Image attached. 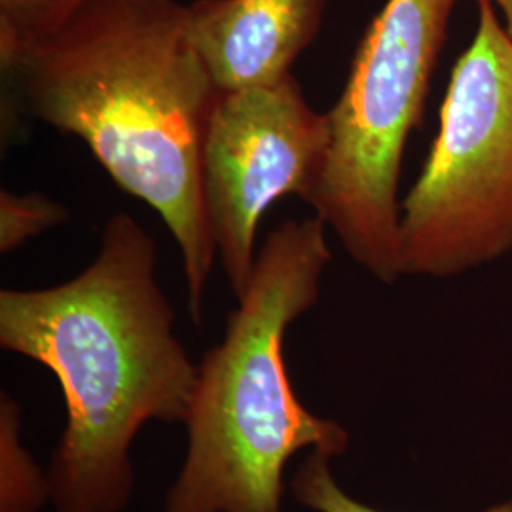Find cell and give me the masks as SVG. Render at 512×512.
Returning a JSON list of instances; mask_svg holds the SVG:
<instances>
[{
	"instance_id": "6da1fadb",
	"label": "cell",
	"mask_w": 512,
	"mask_h": 512,
	"mask_svg": "<svg viewBox=\"0 0 512 512\" xmlns=\"http://www.w3.org/2000/svg\"><path fill=\"white\" fill-rule=\"evenodd\" d=\"M23 109L74 135L126 194L164 220L202 323L217 249L202 196L203 137L220 92L179 0H88L2 67Z\"/></svg>"
},
{
	"instance_id": "277c9868",
	"label": "cell",
	"mask_w": 512,
	"mask_h": 512,
	"mask_svg": "<svg viewBox=\"0 0 512 512\" xmlns=\"http://www.w3.org/2000/svg\"><path fill=\"white\" fill-rule=\"evenodd\" d=\"M458 0H387L329 114V158L308 205L385 285L399 268V179Z\"/></svg>"
},
{
	"instance_id": "3957f363",
	"label": "cell",
	"mask_w": 512,
	"mask_h": 512,
	"mask_svg": "<svg viewBox=\"0 0 512 512\" xmlns=\"http://www.w3.org/2000/svg\"><path fill=\"white\" fill-rule=\"evenodd\" d=\"M327 228L317 215L285 220L258 251L220 344L198 365L186 458L164 512H283L298 452H348V429L300 403L285 363L287 330L317 304L332 260Z\"/></svg>"
},
{
	"instance_id": "9c48e42d",
	"label": "cell",
	"mask_w": 512,
	"mask_h": 512,
	"mask_svg": "<svg viewBox=\"0 0 512 512\" xmlns=\"http://www.w3.org/2000/svg\"><path fill=\"white\" fill-rule=\"evenodd\" d=\"M88 0H0V67L50 37Z\"/></svg>"
},
{
	"instance_id": "52a82bcc",
	"label": "cell",
	"mask_w": 512,
	"mask_h": 512,
	"mask_svg": "<svg viewBox=\"0 0 512 512\" xmlns=\"http://www.w3.org/2000/svg\"><path fill=\"white\" fill-rule=\"evenodd\" d=\"M327 0H194L190 35L220 93L274 84L317 37Z\"/></svg>"
},
{
	"instance_id": "8fae6325",
	"label": "cell",
	"mask_w": 512,
	"mask_h": 512,
	"mask_svg": "<svg viewBox=\"0 0 512 512\" xmlns=\"http://www.w3.org/2000/svg\"><path fill=\"white\" fill-rule=\"evenodd\" d=\"M327 454L310 452L291 480L294 499L315 512H385L357 501L332 475ZM482 512H512V497Z\"/></svg>"
},
{
	"instance_id": "30bf717a",
	"label": "cell",
	"mask_w": 512,
	"mask_h": 512,
	"mask_svg": "<svg viewBox=\"0 0 512 512\" xmlns=\"http://www.w3.org/2000/svg\"><path fill=\"white\" fill-rule=\"evenodd\" d=\"M71 213L63 203L54 202L42 192L16 194L0 192V253H14L27 241L46 230L69 222Z\"/></svg>"
},
{
	"instance_id": "8992f818",
	"label": "cell",
	"mask_w": 512,
	"mask_h": 512,
	"mask_svg": "<svg viewBox=\"0 0 512 512\" xmlns=\"http://www.w3.org/2000/svg\"><path fill=\"white\" fill-rule=\"evenodd\" d=\"M329 114L306 101L293 73L220 93L202 147V196L217 258L239 300L256 262V230L285 196L308 202L329 158Z\"/></svg>"
},
{
	"instance_id": "7a4b0ae2",
	"label": "cell",
	"mask_w": 512,
	"mask_h": 512,
	"mask_svg": "<svg viewBox=\"0 0 512 512\" xmlns=\"http://www.w3.org/2000/svg\"><path fill=\"white\" fill-rule=\"evenodd\" d=\"M0 348L61 385L67 423L48 467L55 511H124L139 431L186 423L198 384L156 279L154 239L116 213L84 272L46 289H2Z\"/></svg>"
},
{
	"instance_id": "7c38bea8",
	"label": "cell",
	"mask_w": 512,
	"mask_h": 512,
	"mask_svg": "<svg viewBox=\"0 0 512 512\" xmlns=\"http://www.w3.org/2000/svg\"><path fill=\"white\" fill-rule=\"evenodd\" d=\"M492 4L501 10V14L505 18V27L512 37V0H492Z\"/></svg>"
},
{
	"instance_id": "5b68a950",
	"label": "cell",
	"mask_w": 512,
	"mask_h": 512,
	"mask_svg": "<svg viewBox=\"0 0 512 512\" xmlns=\"http://www.w3.org/2000/svg\"><path fill=\"white\" fill-rule=\"evenodd\" d=\"M512 251V37L492 0L459 55L440 128L401 200V275L450 277Z\"/></svg>"
},
{
	"instance_id": "ba28073f",
	"label": "cell",
	"mask_w": 512,
	"mask_h": 512,
	"mask_svg": "<svg viewBox=\"0 0 512 512\" xmlns=\"http://www.w3.org/2000/svg\"><path fill=\"white\" fill-rule=\"evenodd\" d=\"M23 410L0 393V512H38L52 501V484L21 439Z\"/></svg>"
}]
</instances>
